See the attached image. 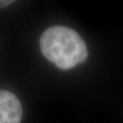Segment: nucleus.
<instances>
[{"label": "nucleus", "mask_w": 123, "mask_h": 123, "mask_svg": "<svg viewBox=\"0 0 123 123\" xmlns=\"http://www.w3.org/2000/svg\"><path fill=\"white\" fill-rule=\"evenodd\" d=\"M39 47L42 55L63 70L83 63L88 49L82 37L69 27L54 26L41 35Z\"/></svg>", "instance_id": "nucleus-1"}, {"label": "nucleus", "mask_w": 123, "mask_h": 123, "mask_svg": "<svg viewBox=\"0 0 123 123\" xmlns=\"http://www.w3.org/2000/svg\"><path fill=\"white\" fill-rule=\"evenodd\" d=\"M23 110L18 97L10 91L0 90V123H20Z\"/></svg>", "instance_id": "nucleus-2"}, {"label": "nucleus", "mask_w": 123, "mask_h": 123, "mask_svg": "<svg viewBox=\"0 0 123 123\" xmlns=\"http://www.w3.org/2000/svg\"><path fill=\"white\" fill-rule=\"evenodd\" d=\"M14 1H9V0H0V9L8 6L10 4H12Z\"/></svg>", "instance_id": "nucleus-3"}]
</instances>
